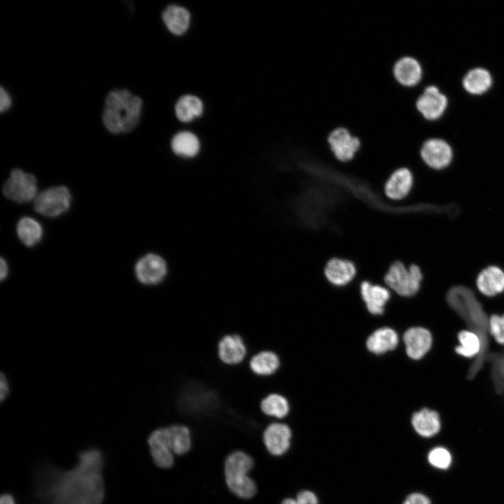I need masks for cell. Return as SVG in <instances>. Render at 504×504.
Here are the masks:
<instances>
[{
    "instance_id": "9",
    "label": "cell",
    "mask_w": 504,
    "mask_h": 504,
    "mask_svg": "<svg viewBox=\"0 0 504 504\" xmlns=\"http://www.w3.org/2000/svg\"><path fill=\"white\" fill-rule=\"evenodd\" d=\"M328 142L334 156L341 162L352 160L361 146L360 139L344 127L332 130L328 135Z\"/></svg>"
},
{
    "instance_id": "8",
    "label": "cell",
    "mask_w": 504,
    "mask_h": 504,
    "mask_svg": "<svg viewBox=\"0 0 504 504\" xmlns=\"http://www.w3.org/2000/svg\"><path fill=\"white\" fill-rule=\"evenodd\" d=\"M137 280L144 285H157L162 282L167 274L165 260L159 255L148 253L141 257L134 267Z\"/></svg>"
},
{
    "instance_id": "24",
    "label": "cell",
    "mask_w": 504,
    "mask_h": 504,
    "mask_svg": "<svg viewBox=\"0 0 504 504\" xmlns=\"http://www.w3.org/2000/svg\"><path fill=\"white\" fill-rule=\"evenodd\" d=\"M162 20L168 29L175 35H182L188 29L189 11L178 5H169L162 13Z\"/></svg>"
},
{
    "instance_id": "23",
    "label": "cell",
    "mask_w": 504,
    "mask_h": 504,
    "mask_svg": "<svg viewBox=\"0 0 504 504\" xmlns=\"http://www.w3.org/2000/svg\"><path fill=\"white\" fill-rule=\"evenodd\" d=\"M398 344L396 332L390 328H382L371 334L367 341L366 346L372 353L382 354L394 349Z\"/></svg>"
},
{
    "instance_id": "7",
    "label": "cell",
    "mask_w": 504,
    "mask_h": 504,
    "mask_svg": "<svg viewBox=\"0 0 504 504\" xmlns=\"http://www.w3.org/2000/svg\"><path fill=\"white\" fill-rule=\"evenodd\" d=\"M3 192L5 197L15 202H29L38 195L37 180L31 174L14 169L3 187Z\"/></svg>"
},
{
    "instance_id": "4",
    "label": "cell",
    "mask_w": 504,
    "mask_h": 504,
    "mask_svg": "<svg viewBox=\"0 0 504 504\" xmlns=\"http://www.w3.org/2000/svg\"><path fill=\"white\" fill-rule=\"evenodd\" d=\"M253 461L244 452L237 451L230 454L225 462V479L229 489L241 498H251L256 493V485L248 476Z\"/></svg>"
},
{
    "instance_id": "3",
    "label": "cell",
    "mask_w": 504,
    "mask_h": 504,
    "mask_svg": "<svg viewBox=\"0 0 504 504\" xmlns=\"http://www.w3.org/2000/svg\"><path fill=\"white\" fill-rule=\"evenodd\" d=\"M142 104V99L127 90L111 91L102 115L105 127L113 134L132 131L139 121Z\"/></svg>"
},
{
    "instance_id": "33",
    "label": "cell",
    "mask_w": 504,
    "mask_h": 504,
    "mask_svg": "<svg viewBox=\"0 0 504 504\" xmlns=\"http://www.w3.org/2000/svg\"><path fill=\"white\" fill-rule=\"evenodd\" d=\"M428 460L433 467L441 469H447L451 463V455L446 448L438 447L433 449L428 455Z\"/></svg>"
},
{
    "instance_id": "21",
    "label": "cell",
    "mask_w": 504,
    "mask_h": 504,
    "mask_svg": "<svg viewBox=\"0 0 504 504\" xmlns=\"http://www.w3.org/2000/svg\"><path fill=\"white\" fill-rule=\"evenodd\" d=\"M479 290L489 297L504 291V272L498 267L490 266L484 269L477 278Z\"/></svg>"
},
{
    "instance_id": "35",
    "label": "cell",
    "mask_w": 504,
    "mask_h": 504,
    "mask_svg": "<svg viewBox=\"0 0 504 504\" xmlns=\"http://www.w3.org/2000/svg\"><path fill=\"white\" fill-rule=\"evenodd\" d=\"M297 504H318L315 494L309 491L300 492L296 498Z\"/></svg>"
},
{
    "instance_id": "19",
    "label": "cell",
    "mask_w": 504,
    "mask_h": 504,
    "mask_svg": "<svg viewBox=\"0 0 504 504\" xmlns=\"http://www.w3.org/2000/svg\"><path fill=\"white\" fill-rule=\"evenodd\" d=\"M360 296L368 311L373 314H381L391 297V293L386 286L372 284L369 281H361L359 284Z\"/></svg>"
},
{
    "instance_id": "30",
    "label": "cell",
    "mask_w": 504,
    "mask_h": 504,
    "mask_svg": "<svg viewBox=\"0 0 504 504\" xmlns=\"http://www.w3.org/2000/svg\"><path fill=\"white\" fill-rule=\"evenodd\" d=\"M465 89L471 94H479L486 92L491 85L490 74L484 69L470 71L463 78Z\"/></svg>"
},
{
    "instance_id": "12",
    "label": "cell",
    "mask_w": 504,
    "mask_h": 504,
    "mask_svg": "<svg viewBox=\"0 0 504 504\" xmlns=\"http://www.w3.org/2000/svg\"><path fill=\"white\" fill-rule=\"evenodd\" d=\"M421 160L428 167L441 169L451 162L452 150L449 145L440 139H428L424 141L419 150Z\"/></svg>"
},
{
    "instance_id": "36",
    "label": "cell",
    "mask_w": 504,
    "mask_h": 504,
    "mask_svg": "<svg viewBox=\"0 0 504 504\" xmlns=\"http://www.w3.org/2000/svg\"><path fill=\"white\" fill-rule=\"evenodd\" d=\"M404 504H430V501L424 494L415 493L407 496Z\"/></svg>"
},
{
    "instance_id": "40",
    "label": "cell",
    "mask_w": 504,
    "mask_h": 504,
    "mask_svg": "<svg viewBox=\"0 0 504 504\" xmlns=\"http://www.w3.org/2000/svg\"><path fill=\"white\" fill-rule=\"evenodd\" d=\"M8 273V267L7 262L3 258H1V272H0V278H1V281L4 280L6 278Z\"/></svg>"
},
{
    "instance_id": "39",
    "label": "cell",
    "mask_w": 504,
    "mask_h": 504,
    "mask_svg": "<svg viewBox=\"0 0 504 504\" xmlns=\"http://www.w3.org/2000/svg\"><path fill=\"white\" fill-rule=\"evenodd\" d=\"M0 504H18V503L13 493L6 491L2 493L0 496Z\"/></svg>"
},
{
    "instance_id": "28",
    "label": "cell",
    "mask_w": 504,
    "mask_h": 504,
    "mask_svg": "<svg viewBox=\"0 0 504 504\" xmlns=\"http://www.w3.org/2000/svg\"><path fill=\"white\" fill-rule=\"evenodd\" d=\"M259 406L263 414L278 419L285 417L290 410L287 399L276 393H271L265 396L260 400Z\"/></svg>"
},
{
    "instance_id": "17",
    "label": "cell",
    "mask_w": 504,
    "mask_h": 504,
    "mask_svg": "<svg viewBox=\"0 0 504 504\" xmlns=\"http://www.w3.org/2000/svg\"><path fill=\"white\" fill-rule=\"evenodd\" d=\"M407 356L414 360L422 358L430 349L433 337L430 332L423 327H412L403 335Z\"/></svg>"
},
{
    "instance_id": "38",
    "label": "cell",
    "mask_w": 504,
    "mask_h": 504,
    "mask_svg": "<svg viewBox=\"0 0 504 504\" xmlns=\"http://www.w3.org/2000/svg\"><path fill=\"white\" fill-rule=\"evenodd\" d=\"M9 393V385L6 377L2 373L0 379V399L3 401Z\"/></svg>"
},
{
    "instance_id": "27",
    "label": "cell",
    "mask_w": 504,
    "mask_h": 504,
    "mask_svg": "<svg viewBox=\"0 0 504 504\" xmlns=\"http://www.w3.org/2000/svg\"><path fill=\"white\" fill-rule=\"evenodd\" d=\"M171 147L177 155L192 158L199 153L200 144L198 138L193 133L183 131L174 136Z\"/></svg>"
},
{
    "instance_id": "18",
    "label": "cell",
    "mask_w": 504,
    "mask_h": 504,
    "mask_svg": "<svg viewBox=\"0 0 504 504\" xmlns=\"http://www.w3.org/2000/svg\"><path fill=\"white\" fill-rule=\"evenodd\" d=\"M291 435V430L286 424L273 423L265 429L262 439L270 454L280 456L288 449Z\"/></svg>"
},
{
    "instance_id": "13",
    "label": "cell",
    "mask_w": 504,
    "mask_h": 504,
    "mask_svg": "<svg viewBox=\"0 0 504 504\" xmlns=\"http://www.w3.org/2000/svg\"><path fill=\"white\" fill-rule=\"evenodd\" d=\"M147 443L153 461L158 467L169 468L173 465L174 456L167 427L152 431Z\"/></svg>"
},
{
    "instance_id": "6",
    "label": "cell",
    "mask_w": 504,
    "mask_h": 504,
    "mask_svg": "<svg viewBox=\"0 0 504 504\" xmlns=\"http://www.w3.org/2000/svg\"><path fill=\"white\" fill-rule=\"evenodd\" d=\"M71 195L65 186H55L40 192L34 200V210L42 216L54 218L70 207Z\"/></svg>"
},
{
    "instance_id": "16",
    "label": "cell",
    "mask_w": 504,
    "mask_h": 504,
    "mask_svg": "<svg viewBox=\"0 0 504 504\" xmlns=\"http://www.w3.org/2000/svg\"><path fill=\"white\" fill-rule=\"evenodd\" d=\"M357 274L356 265L351 260L340 258L329 260L324 268V275L329 284L344 286L354 280Z\"/></svg>"
},
{
    "instance_id": "14",
    "label": "cell",
    "mask_w": 504,
    "mask_h": 504,
    "mask_svg": "<svg viewBox=\"0 0 504 504\" xmlns=\"http://www.w3.org/2000/svg\"><path fill=\"white\" fill-rule=\"evenodd\" d=\"M423 74L420 62L412 56L400 58L393 67L395 80L405 88H412L419 85L423 78Z\"/></svg>"
},
{
    "instance_id": "20",
    "label": "cell",
    "mask_w": 504,
    "mask_h": 504,
    "mask_svg": "<svg viewBox=\"0 0 504 504\" xmlns=\"http://www.w3.org/2000/svg\"><path fill=\"white\" fill-rule=\"evenodd\" d=\"M280 366L279 356L274 351L265 349L254 354L248 362V367L255 376L268 377L274 374Z\"/></svg>"
},
{
    "instance_id": "2",
    "label": "cell",
    "mask_w": 504,
    "mask_h": 504,
    "mask_svg": "<svg viewBox=\"0 0 504 504\" xmlns=\"http://www.w3.org/2000/svg\"><path fill=\"white\" fill-rule=\"evenodd\" d=\"M449 307L464 321L469 330L479 338L481 350L471 363L467 373L468 379H474L482 369L489 351V318L482 304L468 287L461 285L451 287L447 293Z\"/></svg>"
},
{
    "instance_id": "11",
    "label": "cell",
    "mask_w": 504,
    "mask_h": 504,
    "mask_svg": "<svg viewBox=\"0 0 504 504\" xmlns=\"http://www.w3.org/2000/svg\"><path fill=\"white\" fill-rule=\"evenodd\" d=\"M447 105L446 97L435 85L425 86L417 97L415 106L418 112L427 120L440 118Z\"/></svg>"
},
{
    "instance_id": "15",
    "label": "cell",
    "mask_w": 504,
    "mask_h": 504,
    "mask_svg": "<svg viewBox=\"0 0 504 504\" xmlns=\"http://www.w3.org/2000/svg\"><path fill=\"white\" fill-rule=\"evenodd\" d=\"M414 183V175L410 169L407 167L397 169L386 181L384 194L392 201L403 200L410 195Z\"/></svg>"
},
{
    "instance_id": "37",
    "label": "cell",
    "mask_w": 504,
    "mask_h": 504,
    "mask_svg": "<svg viewBox=\"0 0 504 504\" xmlns=\"http://www.w3.org/2000/svg\"><path fill=\"white\" fill-rule=\"evenodd\" d=\"M11 105V99L7 92L1 88L0 92V111L4 112L6 111Z\"/></svg>"
},
{
    "instance_id": "31",
    "label": "cell",
    "mask_w": 504,
    "mask_h": 504,
    "mask_svg": "<svg viewBox=\"0 0 504 504\" xmlns=\"http://www.w3.org/2000/svg\"><path fill=\"white\" fill-rule=\"evenodd\" d=\"M459 344L454 351L456 354L464 358H476L481 350V342L476 334L469 330H463L458 333Z\"/></svg>"
},
{
    "instance_id": "26",
    "label": "cell",
    "mask_w": 504,
    "mask_h": 504,
    "mask_svg": "<svg viewBox=\"0 0 504 504\" xmlns=\"http://www.w3.org/2000/svg\"><path fill=\"white\" fill-rule=\"evenodd\" d=\"M203 112V104L200 98L191 94L181 97L175 105L177 118L183 122H188Z\"/></svg>"
},
{
    "instance_id": "10",
    "label": "cell",
    "mask_w": 504,
    "mask_h": 504,
    "mask_svg": "<svg viewBox=\"0 0 504 504\" xmlns=\"http://www.w3.org/2000/svg\"><path fill=\"white\" fill-rule=\"evenodd\" d=\"M247 354V344L240 334H226L218 342L217 355L219 360L225 365H240L246 359Z\"/></svg>"
},
{
    "instance_id": "22",
    "label": "cell",
    "mask_w": 504,
    "mask_h": 504,
    "mask_svg": "<svg viewBox=\"0 0 504 504\" xmlns=\"http://www.w3.org/2000/svg\"><path fill=\"white\" fill-rule=\"evenodd\" d=\"M411 421L415 431L425 438L436 435L441 428L439 414L428 408H423L419 412H414Z\"/></svg>"
},
{
    "instance_id": "32",
    "label": "cell",
    "mask_w": 504,
    "mask_h": 504,
    "mask_svg": "<svg viewBox=\"0 0 504 504\" xmlns=\"http://www.w3.org/2000/svg\"><path fill=\"white\" fill-rule=\"evenodd\" d=\"M490 363V374L496 393L504 396V350L490 352L487 358Z\"/></svg>"
},
{
    "instance_id": "34",
    "label": "cell",
    "mask_w": 504,
    "mask_h": 504,
    "mask_svg": "<svg viewBox=\"0 0 504 504\" xmlns=\"http://www.w3.org/2000/svg\"><path fill=\"white\" fill-rule=\"evenodd\" d=\"M489 332L496 342L504 345V314H494L489 317Z\"/></svg>"
},
{
    "instance_id": "1",
    "label": "cell",
    "mask_w": 504,
    "mask_h": 504,
    "mask_svg": "<svg viewBox=\"0 0 504 504\" xmlns=\"http://www.w3.org/2000/svg\"><path fill=\"white\" fill-rule=\"evenodd\" d=\"M105 465L106 455L96 446L80 449L69 468L40 463L33 474L32 504H103Z\"/></svg>"
},
{
    "instance_id": "41",
    "label": "cell",
    "mask_w": 504,
    "mask_h": 504,
    "mask_svg": "<svg viewBox=\"0 0 504 504\" xmlns=\"http://www.w3.org/2000/svg\"><path fill=\"white\" fill-rule=\"evenodd\" d=\"M281 504H297V501L293 498H286L282 501Z\"/></svg>"
},
{
    "instance_id": "5",
    "label": "cell",
    "mask_w": 504,
    "mask_h": 504,
    "mask_svg": "<svg viewBox=\"0 0 504 504\" xmlns=\"http://www.w3.org/2000/svg\"><path fill=\"white\" fill-rule=\"evenodd\" d=\"M422 269L416 264L407 267L396 261L389 267L384 277V285L403 297H412L420 290L423 281Z\"/></svg>"
},
{
    "instance_id": "25",
    "label": "cell",
    "mask_w": 504,
    "mask_h": 504,
    "mask_svg": "<svg viewBox=\"0 0 504 504\" xmlns=\"http://www.w3.org/2000/svg\"><path fill=\"white\" fill-rule=\"evenodd\" d=\"M16 230L20 240L29 247L37 244L43 234V229L41 223L36 219L27 216L19 220Z\"/></svg>"
},
{
    "instance_id": "29",
    "label": "cell",
    "mask_w": 504,
    "mask_h": 504,
    "mask_svg": "<svg viewBox=\"0 0 504 504\" xmlns=\"http://www.w3.org/2000/svg\"><path fill=\"white\" fill-rule=\"evenodd\" d=\"M167 429L173 454L183 455L187 453L191 447L189 428L183 425H171L167 426Z\"/></svg>"
}]
</instances>
